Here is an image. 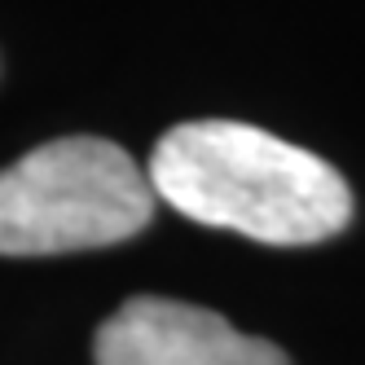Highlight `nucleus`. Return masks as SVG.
<instances>
[{"instance_id": "nucleus-2", "label": "nucleus", "mask_w": 365, "mask_h": 365, "mask_svg": "<svg viewBox=\"0 0 365 365\" xmlns=\"http://www.w3.org/2000/svg\"><path fill=\"white\" fill-rule=\"evenodd\" d=\"M154 190L106 137H58L0 172V255L119 247L150 225Z\"/></svg>"}, {"instance_id": "nucleus-3", "label": "nucleus", "mask_w": 365, "mask_h": 365, "mask_svg": "<svg viewBox=\"0 0 365 365\" xmlns=\"http://www.w3.org/2000/svg\"><path fill=\"white\" fill-rule=\"evenodd\" d=\"M97 365H291L269 339L233 330L220 312L163 295H133L93 339Z\"/></svg>"}, {"instance_id": "nucleus-1", "label": "nucleus", "mask_w": 365, "mask_h": 365, "mask_svg": "<svg viewBox=\"0 0 365 365\" xmlns=\"http://www.w3.org/2000/svg\"><path fill=\"white\" fill-rule=\"evenodd\" d=\"M145 180L180 216L264 247H312L352 220V190L326 159L238 119L163 133Z\"/></svg>"}]
</instances>
